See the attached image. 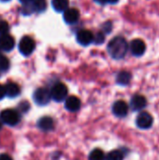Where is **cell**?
I'll list each match as a JSON object with an SVG mask.
<instances>
[{
    "instance_id": "1",
    "label": "cell",
    "mask_w": 159,
    "mask_h": 160,
    "mask_svg": "<svg viewBox=\"0 0 159 160\" xmlns=\"http://www.w3.org/2000/svg\"><path fill=\"white\" fill-rule=\"evenodd\" d=\"M107 49L113 59H122L128 51V43L123 37H115L109 42Z\"/></svg>"
},
{
    "instance_id": "2",
    "label": "cell",
    "mask_w": 159,
    "mask_h": 160,
    "mask_svg": "<svg viewBox=\"0 0 159 160\" xmlns=\"http://www.w3.org/2000/svg\"><path fill=\"white\" fill-rule=\"evenodd\" d=\"M67 93H68L67 87L62 82H58V83L54 84L51 90L52 98L56 102H61V101L67 99Z\"/></svg>"
},
{
    "instance_id": "3",
    "label": "cell",
    "mask_w": 159,
    "mask_h": 160,
    "mask_svg": "<svg viewBox=\"0 0 159 160\" xmlns=\"http://www.w3.org/2000/svg\"><path fill=\"white\" fill-rule=\"evenodd\" d=\"M33 98L37 105L45 106L50 102V100L52 98V95H51V92L47 88L40 87V88H37L34 92Z\"/></svg>"
},
{
    "instance_id": "4",
    "label": "cell",
    "mask_w": 159,
    "mask_h": 160,
    "mask_svg": "<svg viewBox=\"0 0 159 160\" xmlns=\"http://www.w3.org/2000/svg\"><path fill=\"white\" fill-rule=\"evenodd\" d=\"M35 47H36L35 40L32 38H30V37L24 36L20 40V43H19V51L24 56L30 55L33 52V51L35 50Z\"/></svg>"
},
{
    "instance_id": "5",
    "label": "cell",
    "mask_w": 159,
    "mask_h": 160,
    "mask_svg": "<svg viewBox=\"0 0 159 160\" xmlns=\"http://www.w3.org/2000/svg\"><path fill=\"white\" fill-rule=\"evenodd\" d=\"M0 117H1L2 122L8 126H15L18 124V122L20 120L19 113L12 109L4 110L0 114Z\"/></svg>"
},
{
    "instance_id": "6",
    "label": "cell",
    "mask_w": 159,
    "mask_h": 160,
    "mask_svg": "<svg viewBox=\"0 0 159 160\" xmlns=\"http://www.w3.org/2000/svg\"><path fill=\"white\" fill-rule=\"evenodd\" d=\"M153 116L147 112H141L136 119V125L139 128L141 129H148L153 126Z\"/></svg>"
},
{
    "instance_id": "7",
    "label": "cell",
    "mask_w": 159,
    "mask_h": 160,
    "mask_svg": "<svg viewBox=\"0 0 159 160\" xmlns=\"http://www.w3.org/2000/svg\"><path fill=\"white\" fill-rule=\"evenodd\" d=\"M94 38H95V36L93 35V33L86 29L79 30L76 35V39L78 43L82 46H88L89 44L94 42Z\"/></svg>"
},
{
    "instance_id": "8",
    "label": "cell",
    "mask_w": 159,
    "mask_h": 160,
    "mask_svg": "<svg viewBox=\"0 0 159 160\" xmlns=\"http://www.w3.org/2000/svg\"><path fill=\"white\" fill-rule=\"evenodd\" d=\"M47 3L46 0H33L31 3L26 4V10L24 11L25 14H30L31 12H42L46 9Z\"/></svg>"
},
{
    "instance_id": "9",
    "label": "cell",
    "mask_w": 159,
    "mask_h": 160,
    "mask_svg": "<svg viewBox=\"0 0 159 160\" xmlns=\"http://www.w3.org/2000/svg\"><path fill=\"white\" fill-rule=\"evenodd\" d=\"M146 45L143 40L140 38H136L131 41L130 43V51L133 55L135 56H142L145 52Z\"/></svg>"
},
{
    "instance_id": "10",
    "label": "cell",
    "mask_w": 159,
    "mask_h": 160,
    "mask_svg": "<svg viewBox=\"0 0 159 160\" xmlns=\"http://www.w3.org/2000/svg\"><path fill=\"white\" fill-rule=\"evenodd\" d=\"M112 112L117 117H125L128 112V105L124 100H117L112 105Z\"/></svg>"
},
{
    "instance_id": "11",
    "label": "cell",
    "mask_w": 159,
    "mask_h": 160,
    "mask_svg": "<svg viewBox=\"0 0 159 160\" xmlns=\"http://www.w3.org/2000/svg\"><path fill=\"white\" fill-rule=\"evenodd\" d=\"M64 20L67 24H74L80 19V12L78 9L70 8L64 11Z\"/></svg>"
},
{
    "instance_id": "12",
    "label": "cell",
    "mask_w": 159,
    "mask_h": 160,
    "mask_svg": "<svg viewBox=\"0 0 159 160\" xmlns=\"http://www.w3.org/2000/svg\"><path fill=\"white\" fill-rule=\"evenodd\" d=\"M15 40L9 34H5L0 36V48L5 52H9L14 48Z\"/></svg>"
},
{
    "instance_id": "13",
    "label": "cell",
    "mask_w": 159,
    "mask_h": 160,
    "mask_svg": "<svg viewBox=\"0 0 159 160\" xmlns=\"http://www.w3.org/2000/svg\"><path fill=\"white\" fill-rule=\"evenodd\" d=\"M147 105L146 98L142 95H135L130 100V107L133 111H141L143 110Z\"/></svg>"
},
{
    "instance_id": "14",
    "label": "cell",
    "mask_w": 159,
    "mask_h": 160,
    "mask_svg": "<svg viewBox=\"0 0 159 160\" xmlns=\"http://www.w3.org/2000/svg\"><path fill=\"white\" fill-rule=\"evenodd\" d=\"M65 107L67 111L69 112H77L80 110L81 108V100L75 97V96H71V97H68L67 99H66V103H65Z\"/></svg>"
},
{
    "instance_id": "15",
    "label": "cell",
    "mask_w": 159,
    "mask_h": 160,
    "mask_svg": "<svg viewBox=\"0 0 159 160\" xmlns=\"http://www.w3.org/2000/svg\"><path fill=\"white\" fill-rule=\"evenodd\" d=\"M37 127L43 131H50L54 127V122L52 118L49 116H43L37 121Z\"/></svg>"
},
{
    "instance_id": "16",
    "label": "cell",
    "mask_w": 159,
    "mask_h": 160,
    "mask_svg": "<svg viewBox=\"0 0 159 160\" xmlns=\"http://www.w3.org/2000/svg\"><path fill=\"white\" fill-rule=\"evenodd\" d=\"M6 96L8 98H16L20 94V87L15 82H7L5 85Z\"/></svg>"
},
{
    "instance_id": "17",
    "label": "cell",
    "mask_w": 159,
    "mask_h": 160,
    "mask_svg": "<svg viewBox=\"0 0 159 160\" xmlns=\"http://www.w3.org/2000/svg\"><path fill=\"white\" fill-rule=\"evenodd\" d=\"M131 81V74L128 71H121L116 77V82L120 85H127Z\"/></svg>"
},
{
    "instance_id": "18",
    "label": "cell",
    "mask_w": 159,
    "mask_h": 160,
    "mask_svg": "<svg viewBox=\"0 0 159 160\" xmlns=\"http://www.w3.org/2000/svg\"><path fill=\"white\" fill-rule=\"evenodd\" d=\"M52 5L54 10L57 12H62L67 9L68 0H52Z\"/></svg>"
},
{
    "instance_id": "19",
    "label": "cell",
    "mask_w": 159,
    "mask_h": 160,
    "mask_svg": "<svg viewBox=\"0 0 159 160\" xmlns=\"http://www.w3.org/2000/svg\"><path fill=\"white\" fill-rule=\"evenodd\" d=\"M106 159V157H105V154L104 152L101 150V149H94L90 155H89V160H105Z\"/></svg>"
},
{
    "instance_id": "20",
    "label": "cell",
    "mask_w": 159,
    "mask_h": 160,
    "mask_svg": "<svg viewBox=\"0 0 159 160\" xmlns=\"http://www.w3.org/2000/svg\"><path fill=\"white\" fill-rule=\"evenodd\" d=\"M124 159V155L121 151L119 150H113L110 152L105 160H123Z\"/></svg>"
},
{
    "instance_id": "21",
    "label": "cell",
    "mask_w": 159,
    "mask_h": 160,
    "mask_svg": "<svg viewBox=\"0 0 159 160\" xmlns=\"http://www.w3.org/2000/svg\"><path fill=\"white\" fill-rule=\"evenodd\" d=\"M9 68V60L3 54H0V72L7 70Z\"/></svg>"
},
{
    "instance_id": "22",
    "label": "cell",
    "mask_w": 159,
    "mask_h": 160,
    "mask_svg": "<svg viewBox=\"0 0 159 160\" xmlns=\"http://www.w3.org/2000/svg\"><path fill=\"white\" fill-rule=\"evenodd\" d=\"M8 29H9L8 23L4 20H0V36L7 34Z\"/></svg>"
},
{
    "instance_id": "23",
    "label": "cell",
    "mask_w": 159,
    "mask_h": 160,
    "mask_svg": "<svg viewBox=\"0 0 159 160\" xmlns=\"http://www.w3.org/2000/svg\"><path fill=\"white\" fill-rule=\"evenodd\" d=\"M104 40H105V35H104V33L98 32V33L96 34L95 38H94V42L96 44H102L104 42Z\"/></svg>"
},
{
    "instance_id": "24",
    "label": "cell",
    "mask_w": 159,
    "mask_h": 160,
    "mask_svg": "<svg viewBox=\"0 0 159 160\" xmlns=\"http://www.w3.org/2000/svg\"><path fill=\"white\" fill-rule=\"evenodd\" d=\"M29 107H30V105H29V103L26 102V101H23V102H22V103L19 105L20 110H21L22 112H26L29 110Z\"/></svg>"
},
{
    "instance_id": "25",
    "label": "cell",
    "mask_w": 159,
    "mask_h": 160,
    "mask_svg": "<svg viewBox=\"0 0 159 160\" xmlns=\"http://www.w3.org/2000/svg\"><path fill=\"white\" fill-rule=\"evenodd\" d=\"M6 96V89L5 86H3L2 84H0V100Z\"/></svg>"
},
{
    "instance_id": "26",
    "label": "cell",
    "mask_w": 159,
    "mask_h": 160,
    "mask_svg": "<svg viewBox=\"0 0 159 160\" xmlns=\"http://www.w3.org/2000/svg\"><path fill=\"white\" fill-rule=\"evenodd\" d=\"M0 160H12V158L7 154H1L0 155Z\"/></svg>"
},
{
    "instance_id": "27",
    "label": "cell",
    "mask_w": 159,
    "mask_h": 160,
    "mask_svg": "<svg viewBox=\"0 0 159 160\" xmlns=\"http://www.w3.org/2000/svg\"><path fill=\"white\" fill-rule=\"evenodd\" d=\"M94 1L98 3V4H101V5H105L108 3V0H94Z\"/></svg>"
},
{
    "instance_id": "28",
    "label": "cell",
    "mask_w": 159,
    "mask_h": 160,
    "mask_svg": "<svg viewBox=\"0 0 159 160\" xmlns=\"http://www.w3.org/2000/svg\"><path fill=\"white\" fill-rule=\"evenodd\" d=\"M21 3H22V4H24V5H26V4H29V3H31L33 0H19Z\"/></svg>"
},
{
    "instance_id": "29",
    "label": "cell",
    "mask_w": 159,
    "mask_h": 160,
    "mask_svg": "<svg viewBox=\"0 0 159 160\" xmlns=\"http://www.w3.org/2000/svg\"><path fill=\"white\" fill-rule=\"evenodd\" d=\"M119 0H108V3H110V4H115V3H117Z\"/></svg>"
},
{
    "instance_id": "30",
    "label": "cell",
    "mask_w": 159,
    "mask_h": 160,
    "mask_svg": "<svg viewBox=\"0 0 159 160\" xmlns=\"http://www.w3.org/2000/svg\"><path fill=\"white\" fill-rule=\"evenodd\" d=\"M1 128H2V123L0 122V129H1Z\"/></svg>"
},
{
    "instance_id": "31",
    "label": "cell",
    "mask_w": 159,
    "mask_h": 160,
    "mask_svg": "<svg viewBox=\"0 0 159 160\" xmlns=\"http://www.w3.org/2000/svg\"><path fill=\"white\" fill-rule=\"evenodd\" d=\"M1 1H9V0H1Z\"/></svg>"
}]
</instances>
